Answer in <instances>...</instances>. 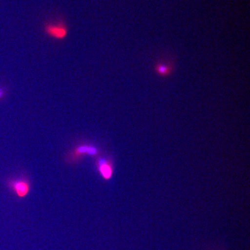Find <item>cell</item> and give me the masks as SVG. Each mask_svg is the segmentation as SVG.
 <instances>
[{
    "label": "cell",
    "instance_id": "obj_1",
    "mask_svg": "<svg viewBox=\"0 0 250 250\" xmlns=\"http://www.w3.org/2000/svg\"><path fill=\"white\" fill-rule=\"evenodd\" d=\"M6 187L18 199H24L30 193L31 184L27 176L21 174L10 177L5 182Z\"/></svg>",
    "mask_w": 250,
    "mask_h": 250
},
{
    "label": "cell",
    "instance_id": "obj_2",
    "mask_svg": "<svg viewBox=\"0 0 250 250\" xmlns=\"http://www.w3.org/2000/svg\"><path fill=\"white\" fill-rule=\"evenodd\" d=\"M99 154L100 150L93 145H78L67 154L65 156V161L69 164H76L82 161L85 156L95 157Z\"/></svg>",
    "mask_w": 250,
    "mask_h": 250
},
{
    "label": "cell",
    "instance_id": "obj_3",
    "mask_svg": "<svg viewBox=\"0 0 250 250\" xmlns=\"http://www.w3.org/2000/svg\"><path fill=\"white\" fill-rule=\"evenodd\" d=\"M96 167L104 180H110L113 177V164L110 158L99 156L96 161Z\"/></svg>",
    "mask_w": 250,
    "mask_h": 250
},
{
    "label": "cell",
    "instance_id": "obj_4",
    "mask_svg": "<svg viewBox=\"0 0 250 250\" xmlns=\"http://www.w3.org/2000/svg\"><path fill=\"white\" fill-rule=\"evenodd\" d=\"M47 35L57 40H62L67 35V29L62 24H49L45 27Z\"/></svg>",
    "mask_w": 250,
    "mask_h": 250
},
{
    "label": "cell",
    "instance_id": "obj_5",
    "mask_svg": "<svg viewBox=\"0 0 250 250\" xmlns=\"http://www.w3.org/2000/svg\"><path fill=\"white\" fill-rule=\"evenodd\" d=\"M173 65L171 62H158L155 65L156 74L161 77H167L173 71Z\"/></svg>",
    "mask_w": 250,
    "mask_h": 250
},
{
    "label": "cell",
    "instance_id": "obj_6",
    "mask_svg": "<svg viewBox=\"0 0 250 250\" xmlns=\"http://www.w3.org/2000/svg\"><path fill=\"white\" fill-rule=\"evenodd\" d=\"M4 90L3 88H0V100L4 96Z\"/></svg>",
    "mask_w": 250,
    "mask_h": 250
}]
</instances>
